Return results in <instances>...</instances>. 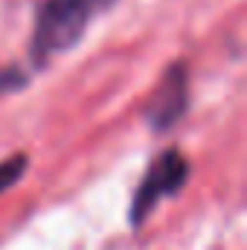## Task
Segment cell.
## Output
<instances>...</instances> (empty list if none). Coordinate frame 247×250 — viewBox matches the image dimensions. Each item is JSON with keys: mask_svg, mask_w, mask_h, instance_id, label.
Instances as JSON below:
<instances>
[{"mask_svg": "<svg viewBox=\"0 0 247 250\" xmlns=\"http://www.w3.org/2000/svg\"><path fill=\"white\" fill-rule=\"evenodd\" d=\"M23 84H26V76L18 67H3L0 70V96L3 93H12V90H21Z\"/></svg>", "mask_w": 247, "mask_h": 250, "instance_id": "obj_5", "label": "cell"}, {"mask_svg": "<svg viewBox=\"0 0 247 250\" xmlns=\"http://www.w3.org/2000/svg\"><path fill=\"white\" fill-rule=\"evenodd\" d=\"M26 166H29V157H26V154H12V157H6V160L0 163V192H6L9 187H15V184L23 178Z\"/></svg>", "mask_w": 247, "mask_h": 250, "instance_id": "obj_4", "label": "cell"}, {"mask_svg": "<svg viewBox=\"0 0 247 250\" xmlns=\"http://www.w3.org/2000/svg\"><path fill=\"white\" fill-rule=\"evenodd\" d=\"M186 108H189V76H186V64L175 62L163 73L160 84L154 87L145 105V123L154 131H169L184 120Z\"/></svg>", "mask_w": 247, "mask_h": 250, "instance_id": "obj_3", "label": "cell"}, {"mask_svg": "<svg viewBox=\"0 0 247 250\" xmlns=\"http://www.w3.org/2000/svg\"><path fill=\"white\" fill-rule=\"evenodd\" d=\"M189 181V160L178 148H169L163 151L145 172V178L140 181V187L134 192V201H131V209H128V218L134 227H140L166 198L178 195Z\"/></svg>", "mask_w": 247, "mask_h": 250, "instance_id": "obj_2", "label": "cell"}, {"mask_svg": "<svg viewBox=\"0 0 247 250\" xmlns=\"http://www.w3.org/2000/svg\"><path fill=\"white\" fill-rule=\"evenodd\" d=\"M114 3L117 0H41L32 23L29 56L38 64L64 56L84 38L90 23Z\"/></svg>", "mask_w": 247, "mask_h": 250, "instance_id": "obj_1", "label": "cell"}]
</instances>
